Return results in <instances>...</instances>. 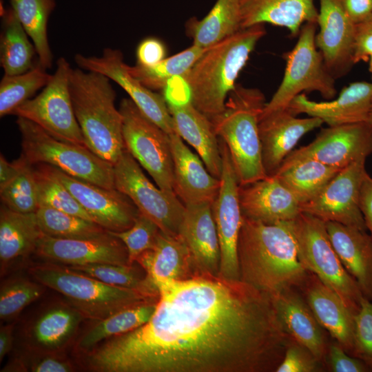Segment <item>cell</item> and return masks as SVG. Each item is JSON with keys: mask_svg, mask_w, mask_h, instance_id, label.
<instances>
[{"mask_svg": "<svg viewBox=\"0 0 372 372\" xmlns=\"http://www.w3.org/2000/svg\"><path fill=\"white\" fill-rule=\"evenodd\" d=\"M316 44L325 65L337 79L346 75L353 61L355 25L346 12L341 0H320Z\"/></svg>", "mask_w": 372, "mask_h": 372, "instance_id": "18", "label": "cell"}, {"mask_svg": "<svg viewBox=\"0 0 372 372\" xmlns=\"http://www.w3.org/2000/svg\"><path fill=\"white\" fill-rule=\"evenodd\" d=\"M271 296L287 333L308 349L325 368L329 334L320 324L299 289L287 288Z\"/></svg>", "mask_w": 372, "mask_h": 372, "instance_id": "27", "label": "cell"}, {"mask_svg": "<svg viewBox=\"0 0 372 372\" xmlns=\"http://www.w3.org/2000/svg\"><path fill=\"white\" fill-rule=\"evenodd\" d=\"M238 256L240 280L270 295L299 288L309 273L299 260L291 221L264 223L242 216Z\"/></svg>", "mask_w": 372, "mask_h": 372, "instance_id": "2", "label": "cell"}, {"mask_svg": "<svg viewBox=\"0 0 372 372\" xmlns=\"http://www.w3.org/2000/svg\"><path fill=\"white\" fill-rule=\"evenodd\" d=\"M10 4L34 44L38 63L45 70L50 68L53 56L48 38V22L54 0H10Z\"/></svg>", "mask_w": 372, "mask_h": 372, "instance_id": "37", "label": "cell"}, {"mask_svg": "<svg viewBox=\"0 0 372 372\" xmlns=\"http://www.w3.org/2000/svg\"><path fill=\"white\" fill-rule=\"evenodd\" d=\"M44 287L37 281L18 278L4 282L0 290V318L10 320L17 317L32 302L39 298Z\"/></svg>", "mask_w": 372, "mask_h": 372, "instance_id": "44", "label": "cell"}, {"mask_svg": "<svg viewBox=\"0 0 372 372\" xmlns=\"http://www.w3.org/2000/svg\"><path fill=\"white\" fill-rule=\"evenodd\" d=\"M73 195L92 220L109 231H121L134 224L140 211L125 194L72 176L58 168L43 164Z\"/></svg>", "mask_w": 372, "mask_h": 372, "instance_id": "16", "label": "cell"}, {"mask_svg": "<svg viewBox=\"0 0 372 372\" xmlns=\"http://www.w3.org/2000/svg\"><path fill=\"white\" fill-rule=\"evenodd\" d=\"M367 174L365 161L351 164L340 170L315 198L301 204V212L324 222H335L366 231L360 194Z\"/></svg>", "mask_w": 372, "mask_h": 372, "instance_id": "14", "label": "cell"}, {"mask_svg": "<svg viewBox=\"0 0 372 372\" xmlns=\"http://www.w3.org/2000/svg\"><path fill=\"white\" fill-rule=\"evenodd\" d=\"M331 242L342 264L372 302V238L366 231L325 222Z\"/></svg>", "mask_w": 372, "mask_h": 372, "instance_id": "30", "label": "cell"}, {"mask_svg": "<svg viewBox=\"0 0 372 372\" xmlns=\"http://www.w3.org/2000/svg\"><path fill=\"white\" fill-rule=\"evenodd\" d=\"M369 122L372 123V105H371V112H370V115H369Z\"/></svg>", "mask_w": 372, "mask_h": 372, "instance_id": "57", "label": "cell"}, {"mask_svg": "<svg viewBox=\"0 0 372 372\" xmlns=\"http://www.w3.org/2000/svg\"><path fill=\"white\" fill-rule=\"evenodd\" d=\"M175 133L192 146L211 175L220 179L223 161L219 139L211 121L190 101L165 98Z\"/></svg>", "mask_w": 372, "mask_h": 372, "instance_id": "28", "label": "cell"}, {"mask_svg": "<svg viewBox=\"0 0 372 372\" xmlns=\"http://www.w3.org/2000/svg\"><path fill=\"white\" fill-rule=\"evenodd\" d=\"M114 186L129 197L141 213L165 233L178 234L185 206L175 194L155 186L125 148L114 165Z\"/></svg>", "mask_w": 372, "mask_h": 372, "instance_id": "12", "label": "cell"}, {"mask_svg": "<svg viewBox=\"0 0 372 372\" xmlns=\"http://www.w3.org/2000/svg\"><path fill=\"white\" fill-rule=\"evenodd\" d=\"M68 267L106 284L137 289L158 297L157 288L147 279L145 271L134 264L102 263Z\"/></svg>", "mask_w": 372, "mask_h": 372, "instance_id": "41", "label": "cell"}, {"mask_svg": "<svg viewBox=\"0 0 372 372\" xmlns=\"http://www.w3.org/2000/svg\"><path fill=\"white\" fill-rule=\"evenodd\" d=\"M118 109L123 117L125 148L158 187L175 194L169 134L144 115L130 99H123Z\"/></svg>", "mask_w": 372, "mask_h": 372, "instance_id": "11", "label": "cell"}, {"mask_svg": "<svg viewBox=\"0 0 372 372\" xmlns=\"http://www.w3.org/2000/svg\"><path fill=\"white\" fill-rule=\"evenodd\" d=\"M70 91L86 147L114 165L125 147L123 117L115 105L110 79L98 72L72 68Z\"/></svg>", "mask_w": 372, "mask_h": 372, "instance_id": "4", "label": "cell"}, {"mask_svg": "<svg viewBox=\"0 0 372 372\" xmlns=\"http://www.w3.org/2000/svg\"><path fill=\"white\" fill-rule=\"evenodd\" d=\"M360 209L372 238V178L367 174L362 186Z\"/></svg>", "mask_w": 372, "mask_h": 372, "instance_id": "53", "label": "cell"}, {"mask_svg": "<svg viewBox=\"0 0 372 372\" xmlns=\"http://www.w3.org/2000/svg\"><path fill=\"white\" fill-rule=\"evenodd\" d=\"M23 162L20 157L12 162H8L4 156L0 155V187L10 181L19 172Z\"/></svg>", "mask_w": 372, "mask_h": 372, "instance_id": "54", "label": "cell"}, {"mask_svg": "<svg viewBox=\"0 0 372 372\" xmlns=\"http://www.w3.org/2000/svg\"><path fill=\"white\" fill-rule=\"evenodd\" d=\"M369 70L370 73L371 74V78H372V55L369 57Z\"/></svg>", "mask_w": 372, "mask_h": 372, "instance_id": "56", "label": "cell"}, {"mask_svg": "<svg viewBox=\"0 0 372 372\" xmlns=\"http://www.w3.org/2000/svg\"><path fill=\"white\" fill-rule=\"evenodd\" d=\"M325 369L331 372H371L364 362L347 353L333 340L328 346Z\"/></svg>", "mask_w": 372, "mask_h": 372, "instance_id": "49", "label": "cell"}, {"mask_svg": "<svg viewBox=\"0 0 372 372\" xmlns=\"http://www.w3.org/2000/svg\"><path fill=\"white\" fill-rule=\"evenodd\" d=\"M43 233L36 213H19L3 205L0 209V270L3 276L14 262L36 249Z\"/></svg>", "mask_w": 372, "mask_h": 372, "instance_id": "32", "label": "cell"}, {"mask_svg": "<svg viewBox=\"0 0 372 372\" xmlns=\"http://www.w3.org/2000/svg\"><path fill=\"white\" fill-rule=\"evenodd\" d=\"M238 195L242 216L251 220L289 222L301 213L299 201L273 175L239 185Z\"/></svg>", "mask_w": 372, "mask_h": 372, "instance_id": "25", "label": "cell"}, {"mask_svg": "<svg viewBox=\"0 0 372 372\" xmlns=\"http://www.w3.org/2000/svg\"><path fill=\"white\" fill-rule=\"evenodd\" d=\"M74 61L83 70L100 73L114 81L144 115L167 134L175 133L165 96L148 89L131 74L120 50L105 48L100 56L76 54Z\"/></svg>", "mask_w": 372, "mask_h": 372, "instance_id": "17", "label": "cell"}, {"mask_svg": "<svg viewBox=\"0 0 372 372\" xmlns=\"http://www.w3.org/2000/svg\"><path fill=\"white\" fill-rule=\"evenodd\" d=\"M34 253L48 261L67 266L129 265L126 247L110 232L103 237L90 239L57 238L43 234Z\"/></svg>", "mask_w": 372, "mask_h": 372, "instance_id": "19", "label": "cell"}, {"mask_svg": "<svg viewBox=\"0 0 372 372\" xmlns=\"http://www.w3.org/2000/svg\"><path fill=\"white\" fill-rule=\"evenodd\" d=\"M218 139L223 167L219 192L211 204L220 251L218 277L237 280H240L238 243L242 222L239 183L229 150L225 143Z\"/></svg>", "mask_w": 372, "mask_h": 372, "instance_id": "13", "label": "cell"}, {"mask_svg": "<svg viewBox=\"0 0 372 372\" xmlns=\"http://www.w3.org/2000/svg\"><path fill=\"white\" fill-rule=\"evenodd\" d=\"M32 278L62 294L85 318L104 319L121 310L157 301L144 291L113 286L72 269L65 265L47 261L28 269Z\"/></svg>", "mask_w": 372, "mask_h": 372, "instance_id": "6", "label": "cell"}, {"mask_svg": "<svg viewBox=\"0 0 372 372\" xmlns=\"http://www.w3.org/2000/svg\"><path fill=\"white\" fill-rule=\"evenodd\" d=\"M372 55V14L355 25L353 61H367Z\"/></svg>", "mask_w": 372, "mask_h": 372, "instance_id": "50", "label": "cell"}, {"mask_svg": "<svg viewBox=\"0 0 372 372\" xmlns=\"http://www.w3.org/2000/svg\"><path fill=\"white\" fill-rule=\"evenodd\" d=\"M156 288L161 282L198 276L189 249L178 234L159 231L152 249L136 260Z\"/></svg>", "mask_w": 372, "mask_h": 372, "instance_id": "29", "label": "cell"}, {"mask_svg": "<svg viewBox=\"0 0 372 372\" xmlns=\"http://www.w3.org/2000/svg\"><path fill=\"white\" fill-rule=\"evenodd\" d=\"M323 123L317 117L298 118L289 109L260 117L258 128L266 174L273 175L299 140Z\"/></svg>", "mask_w": 372, "mask_h": 372, "instance_id": "21", "label": "cell"}, {"mask_svg": "<svg viewBox=\"0 0 372 372\" xmlns=\"http://www.w3.org/2000/svg\"><path fill=\"white\" fill-rule=\"evenodd\" d=\"M185 206L178 234L189 249L196 273L217 277L220 251L211 203Z\"/></svg>", "mask_w": 372, "mask_h": 372, "instance_id": "23", "label": "cell"}, {"mask_svg": "<svg viewBox=\"0 0 372 372\" xmlns=\"http://www.w3.org/2000/svg\"><path fill=\"white\" fill-rule=\"evenodd\" d=\"M372 105V83L356 81L342 88L329 101L310 100L304 93L296 96L288 109L297 116L306 114L320 118L329 126L369 122Z\"/></svg>", "mask_w": 372, "mask_h": 372, "instance_id": "20", "label": "cell"}, {"mask_svg": "<svg viewBox=\"0 0 372 372\" xmlns=\"http://www.w3.org/2000/svg\"><path fill=\"white\" fill-rule=\"evenodd\" d=\"M349 18L355 23H361L372 14V0H341Z\"/></svg>", "mask_w": 372, "mask_h": 372, "instance_id": "52", "label": "cell"}, {"mask_svg": "<svg viewBox=\"0 0 372 372\" xmlns=\"http://www.w3.org/2000/svg\"><path fill=\"white\" fill-rule=\"evenodd\" d=\"M340 169L311 158L283 162L273 174L301 204L315 198Z\"/></svg>", "mask_w": 372, "mask_h": 372, "instance_id": "33", "label": "cell"}, {"mask_svg": "<svg viewBox=\"0 0 372 372\" xmlns=\"http://www.w3.org/2000/svg\"><path fill=\"white\" fill-rule=\"evenodd\" d=\"M142 326L83 353L95 372H273L291 338L271 295L241 280L198 276L157 285Z\"/></svg>", "mask_w": 372, "mask_h": 372, "instance_id": "1", "label": "cell"}, {"mask_svg": "<svg viewBox=\"0 0 372 372\" xmlns=\"http://www.w3.org/2000/svg\"><path fill=\"white\" fill-rule=\"evenodd\" d=\"M241 29L239 0H217L204 18H191L186 23L192 44L203 48H208Z\"/></svg>", "mask_w": 372, "mask_h": 372, "instance_id": "34", "label": "cell"}, {"mask_svg": "<svg viewBox=\"0 0 372 372\" xmlns=\"http://www.w3.org/2000/svg\"><path fill=\"white\" fill-rule=\"evenodd\" d=\"M3 25L0 37V63L4 74L24 73L34 65L36 52L33 43L12 8L3 12Z\"/></svg>", "mask_w": 372, "mask_h": 372, "instance_id": "36", "label": "cell"}, {"mask_svg": "<svg viewBox=\"0 0 372 372\" xmlns=\"http://www.w3.org/2000/svg\"><path fill=\"white\" fill-rule=\"evenodd\" d=\"M19 173L0 187L1 203L8 209L19 213H36L39 199L34 167L25 158Z\"/></svg>", "mask_w": 372, "mask_h": 372, "instance_id": "42", "label": "cell"}, {"mask_svg": "<svg viewBox=\"0 0 372 372\" xmlns=\"http://www.w3.org/2000/svg\"><path fill=\"white\" fill-rule=\"evenodd\" d=\"M22 155L32 165L47 164L77 178L114 189V165L86 146L59 140L34 123L18 117Z\"/></svg>", "mask_w": 372, "mask_h": 372, "instance_id": "7", "label": "cell"}, {"mask_svg": "<svg viewBox=\"0 0 372 372\" xmlns=\"http://www.w3.org/2000/svg\"><path fill=\"white\" fill-rule=\"evenodd\" d=\"M207 48L192 45L152 66H129L131 74L151 90H165L174 77H183Z\"/></svg>", "mask_w": 372, "mask_h": 372, "instance_id": "38", "label": "cell"}, {"mask_svg": "<svg viewBox=\"0 0 372 372\" xmlns=\"http://www.w3.org/2000/svg\"><path fill=\"white\" fill-rule=\"evenodd\" d=\"M51 77L39 63L20 74H4L0 83V116L12 114L19 105L43 88Z\"/></svg>", "mask_w": 372, "mask_h": 372, "instance_id": "40", "label": "cell"}, {"mask_svg": "<svg viewBox=\"0 0 372 372\" xmlns=\"http://www.w3.org/2000/svg\"><path fill=\"white\" fill-rule=\"evenodd\" d=\"M298 289L331 339L353 356L356 315L332 289L310 271Z\"/></svg>", "mask_w": 372, "mask_h": 372, "instance_id": "24", "label": "cell"}, {"mask_svg": "<svg viewBox=\"0 0 372 372\" xmlns=\"http://www.w3.org/2000/svg\"><path fill=\"white\" fill-rule=\"evenodd\" d=\"M156 302L121 310L95 323L76 340L75 349L84 353L102 342L130 332L146 323L155 311Z\"/></svg>", "mask_w": 372, "mask_h": 372, "instance_id": "35", "label": "cell"}, {"mask_svg": "<svg viewBox=\"0 0 372 372\" xmlns=\"http://www.w3.org/2000/svg\"><path fill=\"white\" fill-rule=\"evenodd\" d=\"M291 225L302 265L332 289L357 315L364 296L335 251L325 222L301 212L291 221Z\"/></svg>", "mask_w": 372, "mask_h": 372, "instance_id": "8", "label": "cell"}, {"mask_svg": "<svg viewBox=\"0 0 372 372\" xmlns=\"http://www.w3.org/2000/svg\"><path fill=\"white\" fill-rule=\"evenodd\" d=\"M34 167L38 186L39 207H48L92 220L71 192L52 176L43 164H37Z\"/></svg>", "mask_w": 372, "mask_h": 372, "instance_id": "43", "label": "cell"}, {"mask_svg": "<svg viewBox=\"0 0 372 372\" xmlns=\"http://www.w3.org/2000/svg\"><path fill=\"white\" fill-rule=\"evenodd\" d=\"M371 154L372 123L362 122L322 129L309 144L293 150L283 162L311 158L342 170Z\"/></svg>", "mask_w": 372, "mask_h": 372, "instance_id": "15", "label": "cell"}, {"mask_svg": "<svg viewBox=\"0 0 372 372\" xmlns=\"http://www.w3.org/2000/svg\"><path fill=\"white\" fill-rule=\"evenodd\" d=\"M160 231L153 220L140 212L129 229L121 231H108L124 243L129 265H133L142 254L152 248Z\"/></svg>", "mask_w": 372, "mask_h": 372, "instance_id": "45", "label": "cell"}, {"mask_svg": "<svg viewBox=\"0 0 372 372\" xmlns=\"http://www.w3.org/2000/svg\"><path fill=\"white\" fill-rule=\"evenodd\" d=\"M13 324L1 325L0 328V362L10 353L13 345Z\"/></svg>", "mask_w": 372, "mask_h": 372, "instance_id": "55", "label": "cell"}, {"mask_svg": "<svg viewBox=\"0 0 372 372\" xmlns=\"http://www.w3.org/2000/svg\"><path fill=\"white\" fill-rule=\"evenodd\" d=\"M264 24L241 29L205 49L181 77L194 106L210 121L223 112L229 93L257 43L265 35Z\"/></svg>", "mask_w": 372, "mask_h": 372, "instance_id": "3", "label": "cell"}, {"mask_svg": "<svg viewBox=\"0 0 372 372\" xmlns=\"http://www.w3.org/2000/svg\"><path fill=\"white\" fill-rule=\"evenodd\" d=\"M353 356L364 362L372 372V302L365 297L355 317Z\"/></svg>", "mask_w": 372, "mask_h": 372, "instance_id": "47", "label": "cell"}, {"mask_svg": "<svg viewBox=\"0 0 372 372\" xmlns=\"http://www.w3.org/2000/svg\"><path fill=\"white\" fill-rule=\"evenodd\" d=\"M266 103L260 90L236 84L223 112L211 121L229 150L239 185L267 176L262 162L258 128Z\"/></svg>", "mask_w": 372, "mask_h": 372, "instance_id": "5", "label": "cell"}, {"mask_svg": "<svg viewBox=\"0 0 372 372\" xmlns=\"http://www.w3.org/2000/svg\"><path fill=\"white\" fill-rule=\"evenodd\" d=\"M7 364L9 371L72 372L75 371L72 362L63 353H35L28 352Z\"/></svg>", "mask_w": 372, "mask_h": 372, "instance_id": "46", "label": "cell"}, {"mask_svg": "<svg viewBox=\"0 0 372 372\" xmlns=\"http://www.w3.org/2000/svg\"><path fill=\"white\" fill-rule=\"evenodd\" d=\"M72 69L65 58H59L54 73L42 91L19 105L12 114L34 123L59 140L86 146L72 102Z\"/></svg>", "mask_w": 372, "mask_h": 372, "instance_id": "10", "label": "cell"}, {"mask_svg": "<svg viewBox=\"0 0 372 372\" xmlns=\"http://www.w3.org/2000/svg\"><path fill=\"white\" fill-rule=\"evenodd\" d=\"M37 217L44 235L65 239H90L109 231L95 222L48 207L40 206Z\"/></svg>", "mask_w": 372, "mask_h": 372, "instance_id": "39", "label": "cell"}, {"mask_svg": "<svg viewBox=\"0 0 372 372\" xmlns=\"http://www.w3.org/2000/svg\"><path fill=\"white\" fill-rule=\"evenodd\" d=\"M316 27L317 23H305L293 49L284 54L286 65L282 80L260 118L288 109L292 100L304 92H318L327 100L335 96L336 79L327 68L316 44Z\"/></svg>", "mask_w": 372, "mask_h": 372, "instance_id": "9", "label": "cell"}, {"mask_svg": "<svg viewBox=\"0 0 372 372\" xmlns=\"http://www.w3.org/2000/svg\"><path fill=\"white\" fill-rule=\"evenodd\" d=\"M324 365L305 347L293 340L289 341L284 358L276 372H321Z\"/></svg>", "mask_w": 372, "mask_h": 372, "instance_id": "48", "label": "cell"}, {"mask_svg": "<svg viewBox=\"0 0 372 372\" xmlns=\"http://www.w3.org/2000/svg\"><path fill=\"white\" fill-rule=\"evenodd\" d=\"M84 319L83 315L69 302L49 305L32 320L24 331L28 352L63 353L74 341Z\"/></svg>", "mask_w": 372, "mask_h": 372, "instance_id": "22", "label": "cell"}, {"mask_svg": "<svg viewBox=\"0 0 372 372\" xmlns=\"http://www.w3.org/2000/svg\"><path fill=\"white\" fill-rule=\"evenodd\" d=\"M241 28L269 23L286 28L298 36L307 22L317 23L314 0H239Z\"/></svg>", "mask_w": 372, "mask_h": 372, "instance_id": "31", "label": "cell"}, {"mask_svg": "<svg viewBox=\"0 0 372 372\" xmlns=\"http://www.w3.org/2000/svg\"><path fill=\"white\" fill-rule=\"evenodd\" d=\"M173 160V190L184 205L213 203L220 179L210 174L198 155L176 134H169Z\"/></svg>", "mask_w": 372, "mask_h": 372, "instance_id": "26", "label": "cell"}, {"mask_svg": "<svg viewBox=\"0 0 372 372\" xmlns=\"http://www.w3.org/2000/svg\"><path fill=\"white\" fill-rule=\"evenodd\" d=\"M166 54L165 45L161 40L155 37L146 38L141 41L136 48V65H154L165 59Z\"/></svg>", "mask_w": 372, "mask_h": 372, "instance_id": "51", "label": "cell"}]
</instances>
